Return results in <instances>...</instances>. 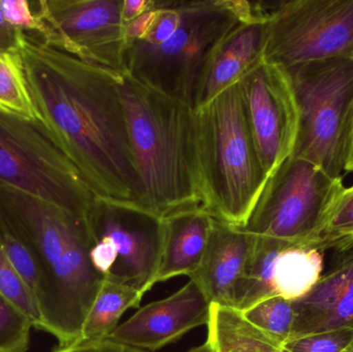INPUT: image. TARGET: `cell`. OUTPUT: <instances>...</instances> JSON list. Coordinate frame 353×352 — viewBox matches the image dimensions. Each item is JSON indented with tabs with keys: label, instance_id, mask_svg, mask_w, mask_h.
Masks as SVG:
<instances>
[{
	"label": "cell",
	"instance_id": "9",
	"mask_svg": "<svg viewBox=\"0 0 353 352\" xmlns=\"http://www.w3.org/2000/svg\"><path fill=\"white\" fill-rule=\"evenodd\" d=\"M90 256L105 280L144 296L157 284L165 241V219L143 207L95 198L88 217Z\"/></svg>",
	"mask_w": 353,
	"mask_h": 352
},
{
	"label": "cell",
	"instance_id": "7",
	"mask_svg": "<svg viewBox=\"0 0 353 352\" xmlns=\"http://www.w3.org/2000/svg\"><path fill=\"white\" fill-rule=\"evenodd\" d=\"M0 185L87 220L95 196L41 120L0 110Z\"/></svg>",
	"mask_w": 353,
	"mask_h": 352
},
{
	"label": "cell",
	"instance_id": "20",
	"mask_svg": "<svg viewBox=\"0 0 353 352\" xmlns=\"http://www.w3.org/2000/svg\"><path fill=\"white\" fill-rule=\"evenodd\" d=\"M143 295L125 285L105 280L82 329L79 340H105L130 308L140 307Z\"/></svg>",
	"mask_w": 353,
	"mask_h": 352
},
{
	"label": "cell",
	"instance_id": "29",
	"mask_svg": "<svg viewBox=\"0 0 353 352\" xmlns=\"http://www.w3.org/2000/svg\"><path fill=\"white\" fill-rule=\"evenodd\" d=\"M52 352H148L121 344V343L114 342V341L97 340L86 341L78 340L72 344L58 346Z\"/></svg>",
	"mask_w": 353,
	"mask_h": 352
},
{
	"label": "cell",
	"instance_id": "32",
	"mask_svg": "<svg viewBox=\"0 0 353 352\" xmlns=\"http://www.w3.org/2000/svg\"><path fill=\"white\" fill-rule=\"evenodd\" d=\"M152 4L153 0H123L122 20L124 25L150 10Z\"/></svg>",
	"mask_w": 353,
	"mask_h": 352
},
{
	"label": "cell",
	"instance_id": "15",
	"mask_svg": "<svg viewBox=\"0 0 353 352\" xmlns=\"http://www.w3.org/2000/svg\"><path fill=\"white\" fill-rule=\"evenodd\" d=\"M330 271L302 299L292 302L290 341L316 333L353 328V247L338 252Z\"/></svg>",
	"mask_w": 353,
	"mask_h": 352
},
{
	"label": "cell",
	"instance_id": "17",
	"mask_svg": "<svg viewBox=\"0 0 353 352\" xmlns=\"http://www.w3.org/2000/svg\"><path fill=\"white\" fill-rule=\"evenodd\" d=\"M214 218L203 208L165 219V241L157 283L192 274L201 264Z\"/></svg>",
	"mask_w": 353,
	"mask_h": 352
},
{
	"label": "cell",
	"instance_id": "34",
	"mask_svg": "<svg viewBox=\"0 0 353 352\" xmlns=\"http://www.w3.org/2000/svg\"><path fill=\"white\" fill-rule=\"evenodd\" d=\"M346 172H353V138H352V152H350V161H348L347 167H346Z\"/></svg>",
	"mask_w": 353,
	"mask_h": 352
},
{
	"label": "cell",
	"instance_id": "6",
	"mask_svg": "<svg viewBox=\"0 0 353 352\" xmlns=\"http://www.w3.org/2000/svg\"><path fill=\"white\" fill-rule=\"evenodd\" d=\"M299 109L292 157L332 178L346 172L353 138V59L333 58L286 70Z\"/></svg>",
	"mask_w": 353,
	"mask_h": 352
},
{
	"label": "cell",
	"instance_id": "23",
	"mask_svg": "<svg viewBox=\"0 0 353 352\" xmlns=\"http://www.w3.org/2000/svg\"><path fill=\"white\" fill-rule=\"evenodd\" d=\"M353 247V186L344 188L340 194L315 249L338 252Z\"/></svg>",
	"mask_w": 353,
	"mask_h": 352
},
{
	"label": "cell",
	"instance_id": "27",
	"mask_svg": "<svg viewBox=\"0 0 353 352\" xmlns=\"http://www.w3.org/2000/svg\"><path fill=\"white\" fill-rule=\"evenodd\" d=\"M0 291L32 320L34 329L39 330L41 318H39L37 303L28 289L25 287L22 281L19 279L12 267L8 264L2 247L1 239H0Z\"/></svg>",
	"mask_w": 353,
	"mask_h": 352
},
{
	"label": "cell",
	"instance_id": "11",
	"mask_svg": "<svg viewBox=\"0 0 353 352\" xmlns=\"http://www.w3.org/2000/svg\"><path fill=\"white\" fill-rule=\"evenodd\" d=\"M123 0H41V43L118 74H125Z\"/></svg>",
	"mask_w": 353,
	"mask_h": 352
},
{
	"label": "cell",
	"instance_id": "25",
	"mask_svg": "<svg viewBox=\"0 0 353 352\" xmlns=\"http://www.w3.org/2000/svg\"><path fill=\"white\" fill-rule=\"evenodd\" d=\"M0 239L8 264L35 301V298L41 289V274L32 253L25 245L24 242L1 221Z\"/></svg>",
	"mask_w": 353,
	"mask_h": 352
},
{
	"label": "cell",
	"instance_id": "18",
	"mask_svg": "<svg viewBox=\"0 0 353 352\" xmlns=\"http://www.w3.org/2000/svg\"><path fill=\"white\" fill-rule=\"evenodd\" d=\"M207 343L214 352H283L281 343L236 308L211 304Z\"/></svg>",
	"mask_w": 353,
	"mask_h": 352
},
{
	"label": "cell",
	"instance_id": "24",
	"mask_svg": "<svg viewBox=\"0 0 353 352\" xmlns=\"http://www.w3.org/2000/svg\"><path fill=\"white\" fill-rule=\"evenodd\" d=\"M32 320L0 291V352H27Z\"/></svg>",
	"mask_w": 353,
	"mask_h": 352
},
{
	"label": "cell",
	"instance_id": "13",
	"mask_svg": "<svg viewBox=\"0 0 353 352\" xmlns=\"http://www.w3.org/2000/svg\"><path fill=\"white\" fill-rule=\"evenodd\" d=\"M211 303L193 281L171 297L141 308L119 324L107 340L141 351H154L178 340L189 331L207 326Z\"/></svg>",
	"mask_w": 353,
	"mask_h": 352
},
{
	"label": "cell",
	"instance_id": "8",
	"mask_svg": "<svg viewBox=\"0 0 353 352\" xmlns=\"http://www.w3.org/2000/svg\"><path fill=\"white\" fill-rule=\"evenodd\" d=\"M344 188L342 177L290 156L268 179L248 222L238 229L314 248Z\"/></svg>",
	"mask_w": 353,
	"mask_h": 352
},
{
	"label": "cell",
	"instance_id": "1",
	"mask_svg": "<svg viewBox=\"0 0 353 352\" xmlns=\"http://www.w3.org/2000/svg\"><path fill=\"white\" fill-rule=\"evenodd\" d=\"M19 54L39 119L95 198L143 207L120 74L27 34Z\"/></svg>",
	"mask_w": 353,
	"mask_h": 352
},
{
	"label": "cell",
	"instance_id": "22",
	"mask_svg": "<svg viewBox=\"0 0 353 352\" xmlns=\"http://www.w3.org/2000/svg\"><path fill=\"white\" fill-rule=\"evenodd\" d=\"M246 318L282 345L292 336L294 311L292 302L275 296L244 312Z\"/></svg>",
	"mask_w": 353,
	"mask_h": 352
},
{
	"label": "cell",
	"instance_id": "14",
	"mask_svg": "<svg viewBox=\"0 0 353 352\" xmlns=\"http://www.w3.org/2000/svg\"><path fill=\"white\" fill-rule=\"evenodd\" d=\"M269 20L243 21L212 50L197 80L193 99L195 111L240 82L263 60Z\"/></svg>",
	"mask_w": 353,
	"mask_h": 352
},
{
	"label": "cell",
	"instance_id": "30",
	"mask_svg": "<svg viewBox=\"0 0 353 352\" xmlns=\"http://www.w3.org/2000/svg\"><path fill=\"white\" fill-rule=\"evenodd\" d=\"M157 17V1H153L150 10L125 24V34L128 41H141L148 34Z\"/></svg>",
	"mask_w": 353,
	"mask_h": 352
},
{
	"label": "cell",
	"instance_id": "10",
	"mask_svg": "<svg viewBox=\"0 0 353 352\" xmlns=\"http://www.w3.org/2000/svg\"><path fill=\"white\" fill-rule=\"evenodd\" d=\"M353 59V0H294L276 4L263 60L288 68L308 62Z\"/></svg>",
	"mask_w": 353,
	"mask_h": 352
},
{
	"label": "cell",
	"instance_id": "21",
	"mask_svg": "<svg viewBox=\"0 0 353 352\" xmlns=\"http://www.w3.org/2000/svg\"><path fill=\"white\" fill-rule=\"evenodd\" d=\"M0 110L27 119L41 120L19 53L0 52Z\"/></svg>",
	"mask_w": 353,
	"mask_h": 352
},
{
	"label": "cell",
	"instance_id": "5",
	"mask_svg": "<svg viewBox=\"0 0 353 352\" xmlns=\"http://www.w3.org/2000/svg\"><path fill=\"white\" fill-rule=\"evenodd\" d=\"M180 22L159 45L128 41L125 74L193 107L195 88L208 56L243 21L256 19L246 0L178 1Z\"/></svg>",
	"mask_w": 353,
	"mask_h": 352
},
{
	"label": "cell",
	"instance_id": "33",
	"mask_svg": "<svg viewBox=\"0 0 353 352\" xmlns=\"http://www.w3.org/2000/svg\"><path fill=\"white\" fill-rule=\"evenodd\" d=\"M188 352H214V351L211 349V346L205 342V344L190 349Z\"/></svg>",
	"mask_w": 353,
	"mask_h": 352
},
{
	"label": "cell",
	"instance_id": "12",
	"mask_svg": "<svg viewBox=\"0 0 353 352\" xmlns=\"http://www.w3.org/2000/svg\"><path fill=\"white\" fill-rule=\"evenodd\" d=\"M247 122L268 179L292 156L299 127L296 95L285 68L261 60L239 82Z\"/></svg>",
	"mask_w": 353,
	"mask_h": 352
},
{
	"label": "cell",
	"instance_id": "28",
	"mask_svg": "<svg viewBox=\"0 0 353 352\" xmlns=\"http://www.w3.org/2000/svg\"><path fill=\"white\" fill-rule=\"evenodd\" d=\"M0 8L8 24L24 33H37L39 39H35L41 41L45 27L33 3L27 0H0Z\"/></svg>",
	"mask_w": 353,
	"mask_h": 352
},
{
	"label": "cell",
	"instance_id": "26",
	"mask_svg": "<svg viewBox=\"0 0 353 352\" xmlns=\"http://www.w3.org/2000/svg\"><path fill=\"white\" fill-rule=\"evenodd\" d=\"M286 352H353V328L316 333L288 341Z\"/></svg>",
	"mask_w": 353,
	"mask_h": 352
},
{
	"label": "cell",
	"instance_id": "35",
	"mask_svg": "<svg viewBox=\"0 0 353 352\" xmlns=\"http://www.w3.org/2000/svg\"><path fill=\"white\" fill-rule=\"evenodd\" d=\"M283 352H286L285 351H283Z\"/></svg>",
	"mask_w": 353,
	"mask_h": 352
},
{
	"label": "cell",
	"instance_id": "3",
	"mask_svg": "<svg viewBox=\"0 0 353 352\" xmlns=\"http://www.w3.org/2000/svg\"><path fill=\"white\" fill-rule=\"evenodd\" d=\"M119 88L143 208L163 219L203 208L195 110L126 74H120Z\"/></svg>",
	"mask_w": 353,
	"mask_h": 352
},
{
	"label": "cell",
	"instance_id": "31",
	"mask_svg": "<svg viewBox=\"0 0 353 352\" xmlns=\"http://www.w3.org/2000/svg\"><path fill=\"white\" fill-rule=\"evenodd\" d=\"M26 39V33L8 24L0 8V52L19 53Z\"/></svg>",
	"mask_w": 353,
	"mask_h": 352
},
{
	"label": "cell",
	"instance_id": "16",
	"mask_svg": "<svg viewBox=\"0 0 353 352\" xmlns=\"http://www.w3.org/2000/svg\"><path fill=\"white\" fill-rule=\"evenodd\" d=\"M256 239L214 218L203 260L188 276L210 303L232 307L234 291L246 272Z\"/></svg>",
	"mask_w": 353,
	"mask_h": 352
},
{
	"label": "cell",
	"instance_id": "4",
	"mask_svg": "<svg viewBox=\"0 0 353 352\" xmlns=\"http://www.w3.org/2000/svg\"><path fill=\"white\" fill-rule=\"evenodd\" d=\"M195 115L203 209L213 218L242 229L268 177L255 151L239 83Z\"/></svg>",
	"mask_w": 353,
	"mask_h": 352
},
{
	"label": "cell",
	"instance_id": "19",
	"mask_svg": "<svg viewBox=\"0 0 353 352\" xmlns=\"http://www.w3.org/2000/svg\"><path fill=\"white\" fill-rule=\"evenodd\" d=\"M323 270L321 250L308 246H284L272 267L274 293L290 302L298 301L319 282Z\"/></svg>",
	"mask_w": 353,
	"mask_h": 352
},
{
	"label": "cell",
	"instance_id": "2",
	"mask_svg": "<svg viewBox=\"0 0 353 352\" xmlns=\"http://www.w3.org/2000/svg\"><path fill=\"white\" fill-rule=\"evenodd\" d=\"M0 221L24 242L39 267V330L55 337L59 346L76 342L105 282L91 260L92 238L87 220L0 185Z\"/></svg>",
	"mask_w": 353,
	"mask_h": 352
}]
</instances>
